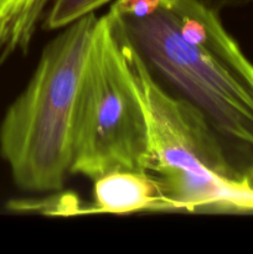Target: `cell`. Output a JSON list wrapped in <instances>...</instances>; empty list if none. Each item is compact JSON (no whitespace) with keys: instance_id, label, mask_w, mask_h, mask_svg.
Returning <instances> with one entry per match:
<instances>
[{"instance_id":"1","label":"cell","mask_w":253,"mask_h":254,"mask_svg":"<svg viewBox=\"0 0 253 254\" xmlns=\"http://www.w3.org/2000/svg\"><path fill=\"white\" fill-rule=\"evenodd\" d=\"M108 10L154 79L202 116L246 185L253 178V64L220 12L198 0H114Z\"/></svg>"},{"instance_id":"2","label":"cell","mask_w":253,"mask_h":254,"mask_svg":"<svg viewBox=\"0 0 253 254\" xmlns=\"http://www.w3.org/2000/svg\"><path fill=\"white\" fill-rule=\"evenodd\" d=\"M119 30L126 68L145 113L146 173L158 184L164 211L253 212V191L235 178L202 116L154 79L121 25Z\"/></svg>"},{"instance_id":"3","label":"cell","mask_w":253,"mask_h":254,"mask_svg":"<svg viewBox=\"0 0 253 254\" xmlns=\"http://www.w3.org/2000/svg\"><path fill=\"white\" fill-rule=\"evenodd\" d=\"M96 12L45 45L24 91L0 123V156L15 185L30 192L61 190L71 175L72 124Z\"/></svg>"},{"instance_id":"4","label":"cell","mask_w":253,"mask_h":254,"mask_svg":"<svg viewBox=\"0 0 253 254\" xmlns=\"http://www.w3.org/2000/svg\"><path fill=\"white\" fill-rule=\"evenodd\" d=\"M148 127L111 11L94 25L72 124L71 175L91 180L118 170L146 173Z\"/></svg>"},{"instance_id":"5","label":"cell","mask_w":253,"mask_h":254,"mask_svg":"<svg viewBox=\"0 0 253 254\" xmlns=\"http://www.w3.org/2000/svg\"><path fill=\"white\" fill-rule=\"evenodd\" d=\"M93 210L96 213L129 215L164 211L158 184L143 171L118 170L94 180Z\"/></svg>"},{"instance_id":"6","label":"cell","mask_w":253,"mask_h":254,"mask_svg":"<svg viewBox=\"0 0 253 254\" xmlns=\"http://www.w3.org/2000/svg\"><path fill=\"white\" fill-rule=\"evenodd\" d=\"M54 0H0V64L29 51Z\"/></svg>"},{"instance_id":"7","label":"cell","mask_w":253,"mask_h":254,"mask_svg":"<svg viewBox=\"0 0 253 254\" xmlns=\"http://www.w3.org/2000/svg\"><path fill=\"white\" fill-rule=\"evenodd\" d=\"M114 0H54L44 20L49 30H61Z\"/></svg>"},{"instance_id":"8","label":"cell","mask_w":253,"mask_h":254,"mask_svg":"<svg viewBox=\"0 0 253 254\" xmlns=\"http://www.w3.org/2000/svg\"><path fill=\"white\" fill-rule=\"evenodd\" d=\"M198 1L217 12L226 9L247 6V5L253 4V0H198Z\"/></svg>"},{"instance_id":"9","label":"cell","mask_w":253,"mask_h":254,"mask_svg":"<svg viewBox=\"0 0 253 254\" xmlns=\"http://www.w3.org/2000/svg\"><path fill=\"white\" fill-rule=\"evenodd\" d=\"M246 186H247V188H248V189H251V190H252V191H253V178H252V179H251V180H250V181H248V183H247V184H246Z\"/></svg>"}]
</instances>
